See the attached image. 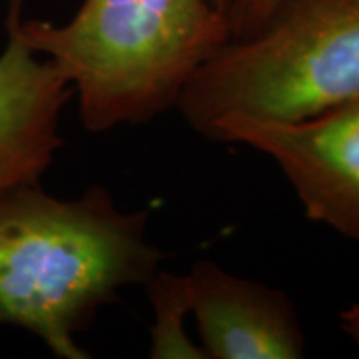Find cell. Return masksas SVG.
Segmentation results:
<instances>
[{
	"mask_svg": "<svg viewBox=\"0 0 359 359\" xmlns=\"http://www.w3.org/2000/svg\"><path fill=\"white\" fill-rule=\"evenodd\" d=\"M148 223L147 210L122 212L100 185L72 200L40 183L0 191V326L29 331L57 358L88 359L75 336L161 266Z\"/></svg>",
	"mask_w": 359,
	"mask_h": 359,
	"instance_id": "cell-1",
	"label": "cell"
},
{
	"mask_svg": "<svg viewBox=\"0 0 359 359\" xmlns=\"http://www.w3.org/2000/svg\"><path fill=\"white\" fill-rule=\"evenodd\" d=\"M17 30L69 80L93 133L177 109L196 70L230 40L212 0H83L65 25L24 20L20 11Z\"/></svg>",
	"mask_w": 359,
	"mask_h": 359,
	"instance_id": "cell-2",
	"label": "cell"
},
{
	"mask_svg": "<svg viewBox=\"0 0 359 359\" xmlns=\"http://www.w3.org/2000/svg\"><path fill=\"white\" fill-rule=\"evenodd\" d=\"M359 95V0H273L196 70L177 109L208 137L226 115L293 122Z\"/></svg>",
	"mask_w": 359,
	"mask_h": 359,
	"instance_id": "cell-3",
	"label": "cell"
},
{
	"mask_svg": "<svg viewBox=\"0 0 359 359\" xmlns=\"http://www.w3.org/2000/svg\"><path fill=\"white\" fill-rule=\"evenodd\" d=\"M206 138L266 155L311 222L359 243V95L293 122L226 115Z\"/></svg>",
	"mask_w": 359,
	"mask_h": 359,
	"instance_id": "cell-4",
	"label": "cell"
},
{
	"mask_svg": "<svg viewBox=\"0 0 359 359\" xmlns=\"http://www.w3.org/2000/svg\"><path fill=\"white\" fill-rule=\"evenodd\" d=\"M24 0H11L7 45L0 53V191L39 185L64 145L60 116L74 88L17 30Z\"/></svg>",
	"mask_w": 359,
	"mask_h": 359,
	"instance_id": "cell-5",
	"label": "cell"
},
{
	"mask_svg": "<svg viewBox=\"0 0 359 359\" xmlns=\"http://www.w3.org/2000/svg\"><path fill=\"white\" fill-rule=\"evenodd\" d=\"M201 348L213 359H298L304 334L285 291L246 280L210 259L187 275Z\"/></svg>",
	"mask_w": 359,
	"mask_h": 359,
	"instance_id": "cell-6",
	"label": "cell"
},
{
	"mask_svg": "<svg viewBox=\"0 0 359 359\" xmlns=\"http://www.w3.org/2000/svg\"><path fill=\"white\" fill-rule=\"evenodd\" d=\"M145 288L155 309L148 356L155 359L206 358L203 348L193 344L183 331V318L190 313L187 275H173L160 268Z\"/></svg>",
	"mask_w": 359,
	"mask_h": 359,
	"instance_id": "cell-7",
	"label": "cell"
},
{
	"mask_svg": "<svg viewBox=\"0 0 359 359\" xmlns=\"http://www.w3.org/2000/svg\"><path fill=\"white\" fill-rule=\"evenodd\" d=\"M273 0H231L226 17L230 39H243L258 29L266 15Z\"/></svg>",
	"mask_w": 359,
	"mask_h": 359,
	"instance_id": "cell-8",
	"label": "cell"
},
{
	"mask_svg": "<svg viewBox=\"0 0 359 359\" xmlns=\"http://www.w3.org/2000/svg\"><path fill=\"white\" fill-rule=\"evenodd\" d=\"M341 327L353 341L359 344V304H351L339 314Z\"/></svg>",
	"mask_w": 359,
	"mask_h": 359,
	"instance_id": "cell-9",
	"label": "cell"
},
{
	"mask_svg": "<svg viewBox=\"0 0 359 359\" xmlns=\"http://www.w3.org/2000/svg\"><path fill=\"white\" fill-rule=\"evenodd\" d=\"M212 2L215 4V6H217L219 11H222L223 13L226 12V8H228V6H230V2L231 0H212Z\"/></svg>",
	"mask_w": 359,
	"mask_h": 359,
	"instance_id": "cell-10",
	"label": "cell"
}]
</instances>
